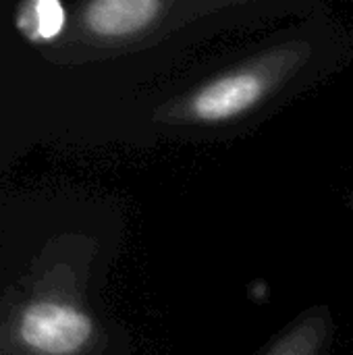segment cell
Returning <instances> with one entry per match:
<instances>
[{
	"instance_id": "5",
	"label": "cell",
	"mask_w": 353,
	"mask_h": 355,
	"mask_svg": "<svg viewBox=\"0 0 353 355\" xmlns=\"http://www.w3.org/2000/svg\"><path fill=\"white\" fill-rule=\"evenodd\" d=\"M293 343H295V335H293L291 339H287V341L283 339V341H281V345H279L277 349H273V352H270V355H289L291 347H293ZM314 352H316V349H312V352H304V354H302V349H300V345H298V347L293 349V354L291 355H312Z\"/></svg>"
},
{
	"instance_id": "1",
	"label": "cell",
	"mask_w": 353,
	"mask_h": 355,
	"mask_svg": "<svg viewBox=\"0 0 353 355\" xmlns=\"http://www.w3.org/2000/svg\"><path fill=\"white\" fill-rule=\"evenodd\" d=\"M314 58V42L302 35L283 40L160 106L158 119L169 125V131H218L279 100L287 85L300 83L304 69L316 67Z\"/></svg>"
},
{
	"instance_id": "2",
	"label": "cell",
	"mask_w": 353,
	"mask_h": 355,
	"mask_svg": "<svg viewBox=\"0 0 353 355\" xmlns=\"http://www.w3.org/2000/svg\"><path fill=\"white\" fill-rule=\"evenodd\" d=\"M19 333L21 339L40 354L73 355L92 339L94 322L73 306L42 302L25 310Z\"/></svg>"
},
{
	"instance_id": "3",
	"label": "cell",
	"mask_w": 353,
	"mask_h": 355,
	"mask_svg": "<svg viewBox=\"0 0 353 355\" xmlns=\"http://www.w3.org/2000/svg\"><path fill=\"white\" fill-rule=\"evenodd\" d=\"M177 4L160 0H98L85 6V25L102 37H133L166 21Z\"/></svg>"
},
{
	"instance_id": "4",
	"label": "cell",
	"mask_w": 353,
	"mask_h": 355,
	"mask_svg": "<svg viewBox=\"0 0 353 355\" xmlns=\"http://www.w3.org/2000/svg\"><path fill=\"white\" fill-rule=\"evenodd\" d=\"M33 33L37 37H54L64 25V10L54 0H40L33 6Z\"/></svg>"
}]
</instances>
